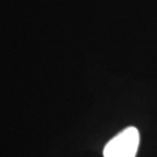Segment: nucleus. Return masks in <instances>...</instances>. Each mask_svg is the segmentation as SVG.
<instances>
[{
	"label": "nucleus",
	"instance_id": "nucleus-1",
	"mask_svg": "<svg viewBox=\"0 0 157 157\" xmlns=\"http://www.w3.org/2000/svg\"><path fill=\"white\" fill-rule=\"evenodd\" d=\"M139 146V129L127 127L107 142L104 148V157H135Z\"/></svg>",
	"mask_w": 157,
	"mask_h": 157
}]
</instances>
